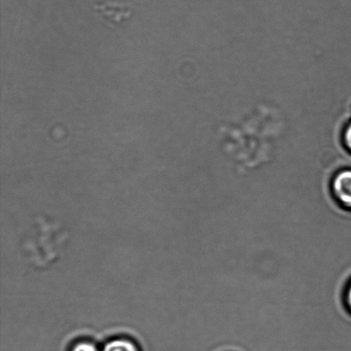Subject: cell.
Returning a JSON list of instances; mask_svg holds the SVG:
<instances>
[{
    "mask_svg": "<svg viewBox=\"0 0 351 351\" xmlns=\"http://www.w3.org/2000/svg\"><path fill=\"white\" fill-rule=\"evenodd\" d=\"M94 10L108 26L112 27L123 25L133 16L132 7L121 3H102L95 5Z\"/></svg>",
    "mask_w": 351,
    "mask_h": 351,
    "instance_id": "obj_1",
    "label": "cell"
},
{
    "mask_svg": "<svg viewBox=\"0 0 351 351\" xmlns=\"http://www.w3.org/2000/svg\"><path fill=\"white\" fill-rule=\"evenodd\" d=\"M345 143L348 149L351 152V123L347 127L345 132Z\"/></svg>",
    "mask_w": 351,
    "mask_h": 351,
    "instance_id": "obj_5",
    "label": "cell"
},
{
    "mask_svg": "<svg viewBox=\"0 0 351 351\" xmlns=\"http://www.w3.org/2000/svg\"><path fill=\"white\" fill-rule=\"evenodd\" d=\"M71 351H101L94 343L82 341L75 343Z\"/></svg>",
    "mask_w": 351,
    "mask_h": 351,
    "instance_id": "obj_4",
    "label": "cell"
},
{
    "mask_svg": "<svg viewBox=\"0 0 351 351\" xmlns=\"http://www.w3.org/2000/svg\"><path fill=\"white\" fill-rule=\"evenodd\" d=\"M346 302L347 307L350 309L351 312V282L349 285L348 288H347L346 293Z\"/></svg>",
    "mask_w": 351,
    "mask_h": 351,
    "instance_id": "obj_6",
    "label": "cell"
},
{
    "mask_svg": "<svg viewBox=\"0 0 351 351\" xmlns=\"http://www.w3.org/2000/svg\"><path fill=\"white\" fill-rule=\"evenodd\" d=\"M332 195L343 208L351 210V170H343L335 175L332 182Z\"/></svg>",
    "mask_w": 351,
    "mask_h": 351,
    "instance_id": "obj_2",
    "label": "cell"
},
{
    "mask_svg": "<svg viewBox=\"0 0 351 351\" xmlns=\"http://www.w3.org/2000/svg\"><path fill=\"white\" fill-rule=\"evenodd\" d=\"M102 351H140V350L132 340L116 339L106 343Z\"/></svg>",
    "mask_w": 351,
    "mask_h": 351,
    "instance_id": "obj_3",
    "label": "cell"
}]
</instances>
